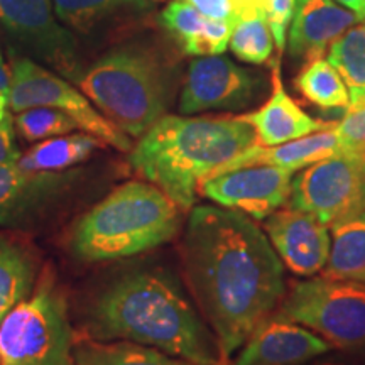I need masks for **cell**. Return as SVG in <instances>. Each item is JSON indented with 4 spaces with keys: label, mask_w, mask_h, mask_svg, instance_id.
<instances>
[{
    "label": "cell",
    "mask_w": 365,
    "mask_h": 365,
    "mask_svg": "<svg viewBox=\"0 0 365 365\" xmlns=\"http://www.w3.org/2000/svg\"><path fill=\"white\" fill-rule=\"evenodd\" d=\"M362 21L335 0H296L287 36V53L298 61L322 58L333 41Z\"/></svg>",
    "instance_id": "obj_16"
},
{
    "label": "cell",
    "mask_w": 365,
    "mask_h": 365,
    "mask_svg": "<svg viewBox=\"0 0 365 365\" xmlns=\"http://www.w3.org/2000/svg\"><path fill=\"white\" fill-rule=\"evenodd\" d=\"M293 173L267 164H250L208 178L200 185L198 193L218 207L235 210L252 220H266L289 202Z\"/></svg>",
    "instance_id": "obj_12"
},
{
    "label": "cell",
    "mask_w": 365,
    "mask_h": 365,
    "mask_svg": "<svg viewBox=\"0 0 365 365\" xmlns=\"http://www.w3.org/2000/svg\"><path fill=\"white\" fill-rule=\"evenodd\" d=\"M220 365H234V364H232V362H230V360H223V362H222Z\"/></svg>",
    "instance_id": "obj_36"
},
{
    "label": "cell",
    "mask_w": 365,
    "mask_h": 365,
    "mask_svg": "<svg viewBox=\"0 0 365 365\" xmlns=\"http://www.w3.org/2000/svg\"><path fill=\"white\" fill-rule=\"evenodd\" d=\"M294 86L309 103L322 110L346 108L350 103L346 85L328 59L314 58L308 61L294 78Z\"/></svg>",
    "instance_id": "obj_26"
},
{
    "label": "cell",
    "mask_w": 365,
    "mask_h": 365,
    "mask_svg": "<svg viewBox=\"0 0 365 365\" xmlns=\"http://www.w3.org/2000/svg\"><path fill=\"white\" fill-rule=\"evenodd\" d=\"M269 242L282 266L301 277H313L327 266L331 247L328 227L312 213L281 208L264 222Z\"/></svg>",
    "instance_id": "obj_13"
},
{
    "label": "cell",
    "mask_w": 365,
    "mask_h": 365,
    "mask_svg": "<svg viewBox=\"0 0 365 365\" xmlns=\"http://www.w3.org/2000/svg\"><path fill=\"white\" fill-rule=\"evenodd\" d=\"M252 144L255 132L242 115H164L132 145L129 163L188 212L200 185Z\"/></svg>",
    "instance_id": "obj_3"
},
{
    "label": "cell",
    "mask_w": 365,
    "mask_h": 365,
    "mask_svg": "<svg viewBox=\"0 0 365 365\" xmlns=\"http://www.w3.org/2000/svg\"><path fill=\"white\" fill-rule=\"evenodd\" d=\"M364 154H365V150H364Z\"/></svg>",
    "instance_id": "obj_37"
},
{
    "label": "cell",
    "mask_w": 365,
    "mask_h": 365,
    "mask_svg": "<svg viewBox=\"0 0 365 365\" xmlns=\"http://www.w3.org/2000/svg\"><path fill=\"white\" fill-rule=\"evenodd\" d=\"M36 262L24 245L0 235V323L17 304L29 298Z\"/></svg>",
    "instance_id": "obj_24"
},
{
    "label": "cell",
    "mask_w": 365,
    "mask_h": 365,
    "mask_svg": "<svg viewBox=\"0 0 365 365\" xmlns=\"http://www.w3.org/2000/svg\"><path fill=\"white\" fill-rule=\"evenodd\" d=\"M181 213L153 182H124L76 222L70 249L90 262L132 257L170 242L180 230Z\"/></svg>",
    "instance_id": "obj_4"
},
{
    "label": "cell",
    "mask_w": 365,
    "mask_h": 365,
    "mask_svg": "<svg viewBox=\"0 0 365 365\" xmlns=\"http://www.w3.org/2000/svg\"><path fill=\"white\" fill-rule=\"evenodd\" d=\"M271 83L272 91L267 102L261 105L257 110L242 113V118L250 124L255 132V144L272 148V145L291 143V140L301 139L331 125L308 115L287 93L281 80L279 61L272 63Z\"/></svg>",
    "instance_id": "obj_17"
},
{
    "label": "cell",
    "mask_w": 365,
    "mask_h": 365,
    "mask_svg": "<svg viewBox=\"0 0 365 365\" xmlns=\"http://www.w3.org/2000/svg\"><path fill=\"white\" fill-rule=\"evenodd\" d=\"M68 303L51 274L0 323V365H75Z\"/></svg>",
    "instance_id": "obj_6"
},
{
    "label": "cell",
    "mask_w": 365,
    "mask_h": 365,
    "mask_svg": "<svg viewBox=\"0 0 365 365\" xmlns=\"http://www.w3.org/2000/svg\"><path fill=\"white\" fill-rule=\"evenodd\" d=\"M228 46L240 61L249 65H266L272 59L276 44L266 17H250L240 19L234 26Z\"/></svg>",
    "instance_id": "obj_27"
},
{
    "label": "cell",
    "mask_w": 365,
    "mask_h": 365,
    "mask_svg": "<svg viewBox=\"0 0 365 365\" xmlns=\"http://www.w3.org/2000/svg\"><path fill=\"white\" fill-rule=\"evenodd\" d=\"M14 125L27 143H41L78 129L70 115L51 107H34L17 113Z\"/></svg>",
    "instance_id": "obj_28"
},
{
    "label": "cell",
    "mask_w": 365,
    "mask_h": 365,
    "mask_svg": "<svg viewBox=\"0 0 365 365\" xmlns=\"http://www.w3.org/2000/svg\"><path fill=\"white\" fill-rule=\"evenodd\" d=\"M54 12L68 29L91 34L120 17L150 11L149 0H53Z\"/></svg>",
    "instance_id": "obj_22"
},
{
    "label": "cell",
    "mask_w": 365,
    "mask_h": 365,
    "mask_svg": "<svg viewBox=\"0 0 365 365\" xmlns=\"http://www.w3.org/2000/svg\"><path fill=\"white\" fill-rule=\"evenodd\" d=\"M331 228V247L323 277L365 281V210Z\"/></svg>",
    "instance_id": "obj_21"
},
{
    "label": "cell",
    "mask_w": 365,
    "mask_h": 365,
    "mask_svg": "<svg viewBox=\"0 0 365 365\" xmlns=\"http://www.w3.org/2000/svg\"><path fill=\"white\" fill-rule=\"evenodd\" d=\"M22 154L16 144V132H14V118L7 113L4 120H0V166L14 164L21 159Z\"/></svg>",
    "instance_id": "obj_31"
},
{
    "label": "cell",
    "mask_w": 365,
    "mask_h": 365,
    "mask_svg": "<svg viewBox=\"0 0 365 365\" xmlns=\"http://www.w3.org/2000/svg\"><path fill=\"white\" fill-rule=\"evenodd\" d=\"M289 207L327 227L365 210V154L339 153L309 164L291 185Z\"/></svg>",
    "instance_id": "obj_9"
},
{
    "label": "cell",
    "mask_w": 365,
    "mask_h": 365,
    "mask_svg": "<svg viewBox=\"0 0 365 365\" xmlns=\"http://www.w3.org/2000/svg\"><path fill=\"white\" fill-rule=\"evenodd\" d=\"M88 333L93 340L154 346L193 365L230 360L178 282L164 272H130L110 282L91 303Z\"/></svg>",
    "instance_id": "obj_2"
},
{
    "label": "cell",
    "mask_w": 365,
    "mask_h": 365,
    "mask_svg": "<svg viewBox=\"0 0 365 365\" xmlns=\"http://www.w3.org/2000/svg\"><path fill=\"white\" fill-rule=\"evenodd\" d=\"M341 153H364L365 150V102L346 108L344 118L335 124Z\"/></svg>",
    "instance_id": "obj_29"
},
{
    "label": "cell",
    "mask_w": 365,
    "mask_h": 365,
    "mask_svg": "<svg viewBox=\"0 0 365 365\" xmlns=\"http://www.w3.org/2000/svg\"><path fill=\"white\" fill-rule=\"evenodd\" d=\"M364 282H365V281H364Z\"/></svg>",
    "instance_id": "obj_38"
},
{
    "label": "cell",
    "mask_w": 365,
    "mask_h": 365,
    "mask_svg": "<svg viewBox=\"0 0 365 365\" xmlns=\"http://www.w3.org/2000/svg\"><path fill=\"white\" fill-rule=\"evenodd\" d=\"M272 317L309 328L335 349H362L365 282L330 277L291 282Z\"/></svg>",
    "instance_id": "obj_7"
},
{
    "label": "cell",
    "mask_w": 365,
    "mask_h": 365,
    "mask_svg": "<svg viewBox=\"0 0 365 365\" xmlns=\"http://www.w3.org/2000/svg\"><path fill=\"white\" fill-rule=\"evenodd\" d=\"M330 350L307 327L271 317L255 328L234 365H303Z\"/></svg>",
    "instance_id": "obj_15"
},
{
    "label": "cell",
    "mask_w": 365,
    "mask_h": 365,
    "mask_svg": "<svg viewBox=\"0 0 365 365\" xmlns=\"http://www.w3.org/2000/svg\"><path fill=\"white\" fill-rule=\"evenodd\" d=\"M0 91L11 93V68L7 66L2 51H0Z\"/></svg>",
    "instance_id": "obj_32"
},
{
    "label": "cell",
    "mask_w": 365,
    "mask_h": 365,
    "mask_svg": "<svg viewBox=\"0 0 365 365\" xmlns=\"http://www.w3.org/2000/svg\"><path fill=\"white\" fill-rule=\"evenodd\" d=\"M73 359L75 365H193L154 346L129 340L83 339L75 341Z\"/></svg>",
    "instance_id": "obj_20"
},
{
    "label": "cell",
    "mask_w": 365,
    "mask_h": 365,
    "mask_svg": "<svg viewBox=\"0 0 365 365\" xmlns=\"http://www.w3.org/2000/svg\"><path fill=\"white\" fill-rule=\"evenodd\" d=\"M181 261L200 313L230 359L284 298V266L252 218L223 207L191 208Z\"/></svg>",
    "instance_id": "obj_1"
},
{
    "label": "cell",
    "mask_w": 365,
    "mask_h": 365,
    "mask_svg": "<svg viewBox=\"0 0 365 365\" xmlns=\"http://www.w3.org/2000/svg\"><path fill=\"white\" fill-rule=\"evenodd\" d=\"M58 21L53 0H0V26L9 38L29 56L75 81L81 71L78 46Z\"/></svg>",
    "instance_id": "obj_10"
},
{
    "label": "cell",
    "mask_w": 365,
    "mask_h": 365,
    "mask_svg": "<svg viewBox=\"0 0 365 365\" xmlns=\"http://www.w3.org/2000/svg\"><path fill=\"white\" fill-rule=\"evenodd\" d=\"M34 107H51L70 115L78 129L98 137L103 144L130 153V137L102 115L88 97L70 81L46 70L29 56H14L11 61L9 108L22 112Z\"/></svg>",
    "instance_id": "obj_8"
},
{
    "label": "cell",
    "mask_w": 365,
    "mask_h": 365,
    "mask_svg": "<svg viewBox=\"0 0 365 365\" xmlns=\"http://www.w3.org/2000/svg\"><path fill=\"white\" fill-rule=\"evenodd\" d=\"M317 365H345V364H340V362H322V364H317Z\"/></svg>",
    "instance_id": "obj_35"
},
{
    "label": "cell",
    "mask_w": 365,
    "mask_h": 365,
    "mask_svg": "<svg viewBox=\"0 0 365 365\" xmlns=\"http://www.w3.org/2000/svg\"><path fill=\"white\" fill-rule=\"evenodd\" d=\"M294 2L296 0H262L267 24L271 27L274 44L279 56H282L286 48V33L293 19Z\"/></svg>",
    "instance_id": "obj_30"
},
{
    "label": "cell",
    "mask_w": 365,
    "mask_h": 365,
    "mask_svg": "<svg viewBox=\"0 0 365 365\" xmlns=\"http://www.w3.org/2000/svg\"><path fill=\"white\" fill-rule=\"evenodd\" d=\"M335 2L355 12L360 19L365 21V0H335Z\"/></svg>",
    "instance_id": "obj_33"
},
{
    "label": "cell",
    "mask_w": 365,
    "mask_h": 365,
    "mask_svg": "<svg viewBox=\"0 0 365 365\" xmlns=\"http://www.w3.org/2000/svg\"><path fill=\"white\" fill-rule=\"evenodd\" d=\"M78 173L29 171L14 164L0 166V227L33 220L66 193Z\"/></svg>",
    "instance_id": "obj_14"
},
{
    "label": "cell",
    "mask_w": 365,
    "mask_h": 365,
    "mask_svg": "<svg viewBox=\"0 0 365 365\" xmlns=\"http://www.w3.org/2000/svg\"><path fill=\"white\" fill-rule=\"evenodd\" d=\"M339 153H341V145L335 134V124H331L323 130L313 132V134L291 140V143L272 145V148L252 144L234 161L228 163L222 173L235 170V168L250 166V164H267V166L299 171L308 168L309 164L335 156Z\"/></svg>",
    "instance_id": "obj_19"
},
{
    "label": "cell",
    "mask_w": 365,
    "mask_h": 365,
    "mask_svg": "<svg viewBox=\"0 0 365 365\" xmlns=\"http://www.w3.org/2000/svg\"><path fill=\"white\" fill-rule=\"evenodd\" d=\"M328 61L346 85L349 107L365 102V21H360L333 41L328 48Z\"/></svg>",
    "instance_id": "obj_25"
},
{
    "label": "cell",
    "mask_w": 365,
    "mask_h": 365,
    "mask_svg": "<svg viewBox=\"0 0 365 365\" xmlns=\"http://www.w3.org/2000/svg\"><path fill=\"white\" fill-rule=\"evenodd\" d=\"M75 83L100 113L129 137H140L166 115L173 76L164 59L143 44L112 49L81 68Z\"/></svg>",
    "instance_id": "obj_5"
},
{
    "label": "cell",
    "mask_w": 365,
    "mask_h": 365,
    "mask_svg": "<svg viewBox=\"0 0 365 365\" xmlns=\"http://www.w3.org/2000/svg\"><path fill=\"white\" fill-rule=\"evenodd\" d=\"M9 108V93L6 91H0V120H4L7 115Z\"/></svg>",
    "instance_id": "obj_34"
},
{
    "label": "cell",
    "mask_w": 365,
    "mask_h": 365,
    "mask_svg": "<svg viewBox=\"0 0 365 365\" xmlns=\"http://www.w3.org/2000/svg\"><path fill=\"white\" fill-rule=\"evenodd\" d=\"M159 22L190 56L222 54L228 48L234 22L208 19L185 0H173L163 9Z\"/></svg>",
    "instance_id": "obj_18"
},
{
    "label": "cell",
    "mask_w": 365,
    "mask_h": 365,
    "mask_svg": "<svg viewBox=\"0 0 365 365\" xmlns=\"http://www.w3.org/2000/svg\"><path fill=\"white\" fill-rule=\"evenodd\" d=\"M103 143L98 137L78 132V134H65L41 140L31 148L17 164L29 171L61 173L83 163L93 154L95 149L102 148Z\"/></svg>",
    "instance_id": "obj_23"
},
{
    "label": "cell",
    "mask_w": 365,
    "mask_h": 365,
    "mask_svg": "<svg viewBox=\"0 0 365 365\" xmlns=\"http://www.w3.org/2000/svg\"><path fill=\"white\" fill-rule=\"evenodd\" d=\"M259 73L239 66L222 54L196 56L190 63L178 110L181 115L210 110H242L252 105L262 91Z\"/></svg>",
    "instance_id": "obj_11"
}]
</instances>
